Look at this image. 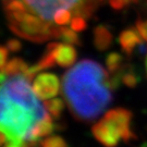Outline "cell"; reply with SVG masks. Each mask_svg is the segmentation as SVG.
I'll list each match as a JSON object with an SVG mask.
<instances>
[{
	"mask_svg": "<svg viewBox=\"0 0 147 147\" xmlns=\"http://www.w3.org/2000/svg\"><path fill=\"white\" fill-rule=\"evenodd\" d=\"M109 80V73L92 59L81 60L63 74V97L76 120L92 122L110 105Z\"/></svg>",
	"mask_w": 147,
	"mask_h": 147,
	"instance_id": "6da1fadb",
	"label": "cell"
},
{
	"mask_svg": "<svg viewBox=\"0 0 147 147\" xmlns=\"http://www.w3.org/2000/svg\"><path fill=\"white\" fill-rule=\"evenodd\" d=\"M49 116L42 104L30 105L1 94V134L8 143L24 144L38 121Z\"/></svg>",
	"mask_w": 147,
	"mask_h": 147,
	"instance_id": "7a4b0ae2",
	"label": "cell"
},
{
	"mask_svg": "<svg viewBox=\"0 0 147 147\" xmlns=\"http://www.w3.org/2000/svg\"><path fill=\"white\" fill-rule=\"evenodd\" d=\"M10 30L19 37L31 42H42L50 38H60L61 27L53 25L40 18L27 13L24 20L19 23H9Z\"/></svg>",
	"mask_w": 147,
	"mask_h": 147,
	"instance_id": "3957f363",
	"label": "cell"
},
{
	"mask_svg": "<svg viewBox=\"0 0 147 147\" xmlns=\"http://www.w3.org/2000/svg\"><path fill=\"white\" fill-rule=\"evenodd\" d=\"M27 10L46 22H51L56 12L60 9L75 10L84 0H22Z\"/></svg>",
	"mask_w": 147,
	"mask_h": 147,
	"instance_id": "277c9868",
	"label": "cell"
},
{
	"mask_svg": "<svg viewBox=\"0 0 147 147\" xmlns=\"http://www.w3.org/2000/svg\"><path fill=\"white\" fill-rule=\"evenodd\" d=\"M102 119L109 121L117 127L124 142H130L135 138L134 133L132 132L130 124L132 120V112L125 108H116L107 111Z\"/></svg>",
	"mask_w": 147,
	"mask_h": 147,
	"instance_id": "5b68a950",
	"label": "cell"
},
{
	"mask_svg": "<svg viewBox=\"0 0 147 147\" xmlns=\"http://www.w3.org/2000/svg\"><path fill=\"white\" fill-rule=\"evenodd\" d=\"M33 90L39 99L53 98L60 92V81L56 74L44 72L34 79Z\"/></svg>",
	"mask_w": 147,
	"mask_h": 147,
	"instance_id": "8992f818",
	"label": "cell"
},
{
	"mask_svg": "<svg viewBox=\"0 0 147 147\" xmlns=\"http://www.w3.org/2000/svg\"><path fill=\"white\" fill-rule=\"evenodd\" d=\"M92 133L95 138L105 147H116L121 138L116 126L105 119L95 123L92 127Z\"/></svg>",
	"mask_w": 147,
	"mask_h": 147,
	"instance_id": "52a82bcc",
	"label": "cell"
},
{
	"mask_svg": "<svg viewBox=\"0 0 147 147\" xmlns=\"http://www.w3.org/2000/svg\"><path fill=\"white\" fill-rule=\"evenodd\" d=\"M119 42L123 53L127 56H131L137 46H142L143 38L136 28L131 27L121 33L119 36Z\"/></svg>",
	"mask_w": 147,
	"mask_h": 147,
	"instance_id": "ba28073f",
	"label": "cell"
},
{
	"mask_svg": "<svg viewBox=\"0 0 147 147\" xmlns=\"http://www.w3.org/2000/svg\"><path fill=\"white\" fill-rule=\"evenodd\" d=\"M55 53H56V63L63 67V68H69L71 65H73L76 61L78 53L72 47V45L69 44H56L55 48Z\"/></svg>",
	"mask_w": 147,
	"mask_h": 147,
	"instance_id": "9c48e42d",
	"label": "cell"
},
{
	"mask_svg": "<svg viewBox=\"0 0 147 147\" xmlns=\"http://www.w3.org/2000/svg\"><path fill=\"white\" fill-rule=\"evenodd\" d=\"M51 118L53 117L49 115L46 118H44L42 120L37 122L34 125V127L32 129L27 143H31L33 146H35V142H38V138L42 136H47L50 133H53L55 125H53Z\"/></svg>",
	"mask_w": 147,
	"mask_h": 147,
	"instance_id": "30bf717a",
	"label": "cell"
},
{
	"mask_svg": "<svg viewBox=\"0 0 147 147\" xmlns=\"http://www.w3.org/2000/svg\"><path fill=\"white\" fill-rule=\"evenodd\" d=\"M112 35L104 25H98L94 30V45L100 51H105L111 46Z\"/></svg>",
	"mask_w": 147,
	"mask_h": 147,
	"instance_id": "8fae6325",
	"label": "cell"
},
{
	"mask_svg": "<svg viewBox=\"0 0 147 147\" xmlns=\"http://www.w3.org/2000/svg\"><path fill=\"white\" fill-rule=\"evenodd\" d=\"M30 67L26 64L24 60L21 58H13L9 60L5 68L1 69V73L8 75V76H13V75H25L28 71Z\"/></svg>",
	"mask_w": 147,
	"mask_h": 147,
	"instance_id": "7c38bea8",
	"label": "cell"
},
{
	"mask_svg": "<svg viewBox=\"0 0 147 147\" xmlns=\"http://www.w3.org/2000/svg\"><path fill=\"white\" fill-rule=\"evenodd\" d=\"M56 44L57 42H53L49 44L47 46V49L44 53L40 60L36 63V67L39 71L45 70V69H49L55 65L56 63V53H55V48H56Z\"/></svg>",
	"mask_w": 147,
	"mask_h": 147,
	"instance_id": "4fadbf2b",
	"label": "cell"
},
{
	"mask_svg": "<svg viewBox=\"0 0 147 147\" xmlns=\"http://www.w3.org/2000/svg\"><path fill=\"white\" fill-rule=\"evenodd\" d=\"M44 106L50 116L55 119H58L64 109V101L62 98H53L46 100L44 102Z\"/></svg>",
	"mask_w": 147,
	"mask_h": 147,
	"instance_id": "5bb4252c",
	"label": "cell"
},
{
	"mask_svg": "<svg viewBox=\"0 0 147 147\" xmlns=\"http://www.w3.org/2000/svg\"><path fill=\"white\" fill-rule=\"evenodd\" d=\"M121 76V82L125 85L126 87H130V88H134L136 87V85L140 82V78L134 71H132L130 68H123L119 71Z\"/></svg>",
	"mask_w": 147,
	"mask_h": 147,
	"instance_id": "9a60e30c",
	"label": "cell"
},
{
	"mask_svg": "<svg viewBox=\"0 0 147 147\" xmlns=\"http://www.w3.org/2000/svg\"><path fill=\"white\" fill-rule=\"evenodd\" d=\"M122 56L118 53H111L106 58V67L110 74H116L123 68L122 65Z\"/></svg>",
	"mask_w": 147,
	"mask_h": 147,
	"instance_id": "2e32d148",
	"label": "cell"
},
{
	"mask_svg": "<svg viewBox=\"0 0 147 147\" xmlns=\"http://www.w3.org/2000/svg\"><path fill=\"white\" fill-rule=\"evenodd\" d=\"M60 38L69 45H75V46H81L82 45V42L80 39L79 35L75 33L74 30L69 28V27H61Z\"/></svg>",
	"mask_w": 147,
	"mask_h": 147,
	"instance_id": "e0dca14e",
	"label": "cell"
},
{
	"mask_svg": "<svg viewBox=\"0 0 147 147\" xmlns=\"http://www.w3.org/2000/svg\"><path fill=\"white\" fill-rule=\"evenodd\" d=\"M72 21V13L68 9H60L53 16V22L57 25H65Z\"/></svg>",
	"mask_w": 147,
	"mask_h": 147,
	"instance_id": "ac0fdd59",
	"label": "cell"
},
{
	"mask_svg": "<svg viewBox=\"0 0 147 147\" xmlns=\"http://www.w3.org/2000/svg\"><path fill=\"white\" fill-rule=\"evenodd\" d=\"M40 147H69L67 142L63 140L61 136L53 135L45 138L44 141L40 142Z\"/></svg>",
	"mask_w": 147,
	"mask_h": 147,
	"instance_id": "d6986e66",
	"label": "cell"
},
{
	"mask_svg": "<svg viewBox=\"0 0 147 147\" xmlns=\"http://www.w3.org/2000/svg\"><path fill=\"white\" fill-rule=\"evenodd\" d=\"M87 26V23L84 20L83 16H74L71 21V28L75 32H82L84 31Z\"/></svg>",
	"mask_w": 147,
	"mask_h": 147,
	"instance_id": "ffe728a7",
	"label": "cell"
},
{
	"mask_svg": "<svg viewBox=\"0 0 147 147\" xmlns=\"http://www.w3.org/2000/svg\"><path fill=\"white\" fill-rule=\"evenodd\" d=\"M5 47L8 48V50H10L12 53H18L21 50L22 44L20 42V40H18L16 38H11L7 42Z\"/></svg>",
	"mask_w": 147,
	"mask_h": 147,
	"instance_id": "44dd1931",
	"label": "cell"
},
{
	"mask_svg": "<svg viewBox=\"0 0 147 147\" xmlns=\"http://www.w3.org/2000/svg\"><path fill=\"white\" fill-rule=\"evenodd\" d=\"M136 30L138 31L140 35L142 36L144 40L147 42V21H143V20H137L136 21Z\"/></svg>",
	"mask_w": 147,
	"mask_h": 147,
	"instance_id": "7402d4cb",
	"label": "cell"
},
{
	"mask_svg": "<svg viewBox=\"0 0 147 147\" xmlns=\"http://www.w3.org/2000/svg\"><path fill=\"white\" fill-rule=\"evenodd\" d=\"M127 2H129V0H109L110 5L113 9H116V10L123 9V8L127 5Z\"/></svg>",
	"mask_w": 147,
	"mask_h": 147,
	"instance_id": "603a6c76",
	"label": "cell"
},
{
	"mask_svg": "<svg viewBox=\"0 0 147 147\" xmlns=\"http://www.w3.org/2000/svg\"><path fill=\"white\" fill-rule=\"evenodd\" d=\"M8 48L5 46H1V49H0V65H1V69L5 68V65L7 64V57H8Z\"/></svg>",
	"mask_w": 147,
	"mask_h": 147,
	"instance_id": "cb8c5ba5",
	"label": "cell"
},
{
	"mask_svg": "<svg viewBox=\"0 0 147 147\" xmlns=\"http://www.w3.org/2000/svg\"><path fill=\"white\" fill-rule=\"evenodd\" d=\"M3 147H33L30 143L25 142L24 144H16V143H7L5 145H3Z\"/></svg>",
	"mask_w": 147,
	"mask_h": 147,
	"instance_id": "d4e9b609",
	"label": "cell"
},
{
	"mask_svg": "<svg viewBox=\"0 0 147 147\" xmlns=\"http://www.w3.org/2000/svg\"><path fill=\"white\" fill-rule=\"evenodd\" d=\"M146 72H147V58H146Z\"/></svg>",
	"mask_w": 147,
	"mask_h": 147,
	"instance_id": "484cf974",
	"label": "cell"
}]
</instances>
